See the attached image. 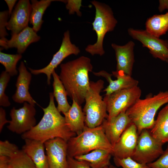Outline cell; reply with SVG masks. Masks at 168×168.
<instances>
[{"label":"cell","mask_w":168,"mask_h":168,"mask_svg":"<svg viewBox=\"0 0 168 168\" xmlns=\"http://www.w3.org/2000/svg\"><path fill=\"white\" fill-rule=\"evenodd\" d=\"M9 158L4 156H0V168H8Z\"/></svg>","instance_id":"obj_36"},{"label":"cell","mask_w":168,"mask_h":168,"mask_svg":"<svg viewBox=\"0 0 168 168\" xmlns=\"http://www.w3.org/2000/svg\"><path fill=\"white\" fill-rule=\"evenodd\" d=\"M24 140L21 150L32 160L36 168H49L44 143L34 139Z\"/></svg>","instance_id":"obj_20"},{"label":"cell","mask_w":168,"mask_h":168,"mask_svg":"<svg viewBox=\"0 0 168 168\" xmlns=\"http://www.w3.org/2000/svg\"><path fill=\"white\" fill-rule=\"evenodd\" d=\"M36 113L35 106L27 102L24 103L20 108L13 107L10 111L11 120L7 126L8 129L19 134L30 131L36 124Z\"/></svg>","instance_id":"obj_9"},{"label":"cell","mask_w":168,"mask_h":168,"mask_svg":"<svg viewBox=\"0 0 168 168\" xmlns=\"http://www.w3.org/2000/svg\"><path fill=\"white\" fill-rule=\"evenodd\" d=\"M93 73L96 76L104 77L109 82V85L104 90L106 92L105 95L137 86L138 83V80L122 71H113L112 74H110L105 71L102 70Z\"/></svg>","instance_id":"obj_14"},{"label":"cell","mask_w":168,"mask_h":168,"mask_svg":"<svg viewBox=\"0 0 168 168\" xmlns=\"http://www.w3.org/2000/svg\"><path fill=\"white\" fill-rule=\"evenodd\" d=\"M128 32L133 39L142 44L143 46L147 48L150 53L156 58L166 61L168 59V41L161 39L154 36L146 30L129 28Z\"/></svg>","instance_id":"obj_11"},{"label":"cell","mask_w":168,"mask_h":168,"mask_svg":"<svg viewBox=\"0 0 168 168\" xmlns=\"http://www.w3.org/2000/svg\"><path fill=\"white\" fill-rule=\"evenodd\" d=\"M168 102V91H160L156 95H148L145 98L138 99L126 112L136 126L138 134L145 129L153 127L158 110Z\"/></svg>","instance_id":"obj_3"},{"label":"cell","mask_w":168,"mask_h":168,"mask_svg":"<svg viewBox=\"0 0 168 168\" xmlns=\"http://www.w3.org/2000/svg\"><path fill=\"white\" fill-rule=\"evenodd\" d=\"M131 123L126 112H123L110 119H105L101 125L108 139L113 147Z\"/></svg>","instance_id":"obj_18"},{"label":"cell","mask_w":168,"mask_h":168,"mask_svg":"<svg viewBox=\"0 0 168 168\" xmlns=\"http://www.w3.org/2000/svg\"><path fill=\"white\" fill-rule=\"evenodd\" d=\"M104 81L101 79L90 81L89 88L86 94L83 111L85 117V126L95 128L102 124L108 117L105 102L100 93L104 88Z\"/></svg>","instance_id":"obj_6"},{"label":"cell","mask_w":168,"mask_h":168,"mask_svg":"<svg viewBox=\"0 0 168 168\" xmlns=\"http://www.w3.org/2000/svg\"><path fill=\"white\" fill-rule=\"evenodd\" d=\"M150 132L163 144L168 142V104L160 111Z\"/></svg>","instance_id":"obj_23"},{"label":"cell","mask_w":168,"mask_h":168,"mask_svg":"<svg viewBox=\"0 0 168 168\" xmlns=\"http://www.w3.org/2000/svg\"><path fill=\"white\" fill-rule=\"evenodd\" d=\"M10 121L8 120L6 118L5 110L2 107L0 108V132L1 133L4 125L7 123H9Z\"/></svg>","instance_id":"obj_35"},{"label":"cell","mask_w":168,"mask_h":168,"mask_svg":"<svg viewBox=\"0 0 168 168\" xmlns=\"http://www.w3.org/2000/svg\"><path fill=\"white\" fill-rule=\"evenodd\" d=\"M80 52L79 48L71 42L69 31L67 30L64 33L62 43L59 50L53 55L49 63L41 69H34L29 68V69L31 73L34 75L45 74L47 77V84L50 85L51 75L57 66L69 55H77Z\"/></svg>","instance_id":"obj_10"},{"label":"cell","mask_w":168,"mask_h":168,"mask_svg":"<svg viewBox=\"0 0 168 168\" xmlns=\"http://www.w3.org/2000/svg\"><path fill=\"white\" fill-rule=\"evenodd\" d=\"M114 161L117 166L123 168H150L147 164L138 162L131 157L123 159L114 157Z\"/></svg>","instance_id":"obj_30"},{"label":"cell","mask_w":168,"mask_h":168,"mask_svg":"<svg viewBox=\"0 0 168 168\" xmlns=\"http://www.w3.org/2000/svg\"><path fill=\"white\" fill-rule=\"evenodd\" d=\"M8 168H36L30 158L22 150L9 158Z\"/></svg>","instance_id":"obj_27"},{"label":"cell","mask_w":168,"mask_h":168,"mask_svg":"<svg viewBox=\"0 0 168 168\" xmlns=\"http://www.w3.org/2000/svg\"><path fill=\"white\" fill-rule=\"evenodd\" d=\"M19 149L15 144L6 140L0 141V156L12 157Z\"/></svg>","instance_id":"obj_31"},{"label":"cell","mask_w":168,"mask_h":168,"mask_svg":"<svg viewBox=\"0 0 168 168\" xmlns=\"http://www.w3.org/2000/svg\"><path fill=\"white\" fill-rule=\"evenodd\" d=\"M67 145L68 156L73 158L97 149L113 151L102 125L93 128L85 126L81 133L67 141Z\"/></svg>","instance_id":"obj_4"},{"label":"cell","mask_w":168,"mask_h":168,"mask_svg":"<svg viewBox=\"0 0 168 168\" xmlns=\"http://www.w3.org/2000/svg\"><path fill=\"white\" fill-rule=\"evenodd\" d=\"M147 165L150 168H168V145L158 159Z\"/></svg>","instance_id":"obj_32"},{"label":"cell","mask_w":168,"mask_h":168,"mask_svg":"<svg viewBox=\"0 0 168 168\" xmlns=\"http://www.w3.org/2000/svg\"><path fill=\"white\" fill-rule=\"evenodd\" d=\"M68 168H92L86 162L77 160L74 158L67 156ZM108 167L104 168H108Z\"/></svg>","instance_id":"obj_34"},{"label":"cell","mask_w":168,"mask_h":168,"mask_svg":"<svg viewBox=\"0 0 168 168\" xmlns=\"http://www.w3.org/2000/svg\"><path fill=\"white\" fill-rule=\"evenodd\" d=\"M59 78L68 96L81 105L90 86L89 73L93 66L90 59L82 56L60 65Z\"/></svg>","instance_id":"obj_2"},{"label":"cell","mask_w":168,"mask_h":168,"mask_svg":"<svg viewBox=\"0 0 168 168\" xmlns=\"http://www.w3.org/2000/svg\"><path fill=\"white\" fill-rule=\"evenodd\" d=\"M134 43L130 41L124 45L114 43L111 44L115 53L117 62L116 71H122L125 74L132 76L134 62L133 49Z\"/></svg>","instance_id":"obj_19"},{"label":"cell","mask_w":168,"mask_h":168,"mask_svg":"<svg viewBox=\"0 0 168 168\" xmlns=\"http://www.w3.org/2000/svg\"><path fill=\"white\" fill-rule=\"evenodd\" d=\"M168 10V0L159 1L158 9L160 12H162L165 9Z\"/></svg>","instance_id":"obj_37"},{"label":"cell","mask_w":168,"mask_h":168,"mask_svg":"<svg viewBox=\"0 0 168 168\" xmlns=\"http://www.w3.org/2000/svg\"><path fill=\"white\" fill-rule=\"evenodd\" d=\"M166 62L168 63V59H167Z\"/></svg>","instance_id":"obj_40"},{"label":"cell","mask_w":168,"mask_h":168,"mask_svg":"<svg viewBox=\"0 0 168 168\" xmlns=\"http://www.w3.org/2000/svg\"><path fill=\"white\" fill-rule=\"evenodd\" d=\"M49 101L46 108L41 107L44 112L42 118L36 125L30 131L21 134L24 140L31 139L43 143L55 138H61L68 141L76 134L67 126L65 118L56 107L53 93H49Z\"/></svg>","instance_id":"obj_1"},{"label":"cell","mask_w":168,"mask_h":168,"mask_svg":"<svg viewBox=\"0 0 168 168\" xmlns=\"http://www.w3.org/2000/svg\"><path fill=\"white\" fill-rule=\"evenodd\" d=\"M111 155L112 152L110 150L97 149L74 158L77 160L86 162L92 168H104L110 165Z\"/></svg>","instance_id":"obj_22"},{"label":"cell","mask_w":168,"mask_h":168,"mask_svg":"<svg viewBox=\"0 0 168 168\" xmlns=\"http://www.w3.org/2000/svg\"><path fill=\"white\" fill-rule=\"evenodd\" d=\"M91 2L96 9L94 20L92 24L97 39L95 43L88 45L85 50L92 56L97 54L101 56L105 54L103 42L105 35L107 32L113 30L117 21L109 6L95 0Z\"/></svg>","instance_id":"obj_5"},{"label":"cell","mask_w":168,"mask_h":168,"mask_svg":"<svg viewBox=\"0 0 168 168\" xmlns=\"http://www.w3.org/2000/svg\"><path fill=\"white\" fill-rule=\"evenodd\" d=\"M9 16L8 11H4L0 12V39H4L8 35L6 30V27Z\"/></svg>","instance_id":"obj_33"},{"label":"cell","mask_w":168,"mask_h":168,"mask_svg":"<svg viewBox=\"0 0 168 168\" xmlns=\"http://www.w3.org/2000/svg\"><path fill=\"white\" fill-rule=\"evenodd\" d=\"M31 11L28 0H20L16 4L8 21L6 28L11 31V35L18 34L28 26Z\"/></svg>","instance_id":"obj_15"},{"label":"cell","mask_w":168,"mask_h":168,"mask_svg":"<svg viewBox=\"0 0 168 168\" xmlns=\"http://www.w3.org/2000/svg\"><path fill=\"white\" fill-rule=\"evenodd\" d=\"M40 38L32 28L28 26L18 34L11 35L10 40L0 39V45L6 49L16 48L18 54H21L30 44L38 41Z\"/></svg>","instance_id":"obj_16"},{"label":"cell","mask_w":168,"mask_h":168,"mask_svg":"<svg viewBox=\"0 0 168 168\" xmlns=\"http://www.w3.org/2000/svg\"><path fill=\"white\" fill-rule=\"evenodd\" d=\"M8 7V12L9 16H10L12 12L13 8L15 5L17 0H5Z\"/></svg>","instance_id":"obj_38"},{"label":"cell","mask_w":168,"mask_h":168,"mask_svg":"<svg viewBox=\"0 0 168 168\" xmlns=\"http://www.w3.org/2000/svg\"><path fill=\"white\" fill-rule=\"evenodd\" d=\"M52 75L53 78V94L57 102V108L60 113L62 112L64 114L67 112L71 107L67 100V93L59 76L55 70L53 72Z\"/></svg>","instance_id":"obj_24"},{"label":"cell","mask_w":168,"mask_h":168,"mask_svg":"<svg viewBox=\"0 0 168 168\" xmlns=\"http://www.w3.org/2000/svg\"><path fill=\"white\" fill-rule=\"evenodd\" d=\"M163 144L145 129L139 134L134 152L131 158L139 163L147 164L153 162L163 152Z\"/></svg>","instance_id":"obj_8"},{"label":"cell","mask_w":168,"mask_h":168,"mask_svg":"<svg viewBox=\"0 0 168 168\" xmlns=\"http://www.w3.org/2000/svg\"><path fill=\"white\" fill-rule=\"evenodd\" d=\"M108 168H117V167L113 165L110 164L108 167Z\"/></svg>","instance_id":"obj_39"},{"label":"cell","mask_w":168,"mask_h":168,"mask_svg":"<svg viewBox=\"0 0 168 168\" xmlns=\"http://www.w3.org/2000/svg\"><path fill=\"white\" fill-rule=\"evenodd\" d=\"M10 75L6 71L2 72L0 76V105L4 107L10 106L11 103L5 91L9 82Z\"/></svg>","instance_id":"obj_29"},{"label":"cell","mask_w":168,"mask_h":168,"mask_svg":"<svg viewBox=\"0 0 168 168\" xmlns=\"http://www.w3.org/2000/svg\"><path fill=\"white\" fill-rule=\"evenodd\" d=\"M49 168H68L67 142L57 138L44 143Z\"/></svg>","instance_id":"obj_12"},{"label":"cell","mask_w":168,"mask_h":168,"mask_svg":"<svg viewBox=\"0 0 168 168\" xmlns=\"http://www.w3.org/2000/svg\"><path fill=\"white\" fill-rule=\"evenodd\" d=\"M71 107L64 114L66 124L70 130L77 135L85 127V115L81 107L73 100Z\"/></svg>","instance_id":"obj_21"},{"label":"cell","mask_w":168,"mask_h":168,"mask_svg":"<svg viewBox=\"0 0 168 168\" xmlns=\"http://www.w3.org/2000/svg\"><path fill=\"white\" fill-rule=\"evenodd\" d=\"M138 136L136 126L131 123L113 147L112 155L120 159L131 157L135 151Z\"/></svg>","instance_id":"obj_13"},{"label":"cell","mask_w":168,"mask_h":168,"mask_svg":"<svg viewBox=\"0 0 168 168\" xmlns=\"http://www.w3.org/2000/svg\"><path fill=\"white\" fill-rule=\"evenodd\" d=\"M60 0H31V11L29 22L31 24L33 30L36 32L39 31L44 22L43 15L52 2Z\"/></svg>","instance_id":"obj_25"},{"label":"cell","mask_w":168,"mask_h":168,"mask_svg":"<svg viewBox=\"0 0 168 168\" xmlns=\"http://www.w3.org/2000/svg\"><path fill=\"white\" fill-rule=\"evenodd\" d=\"M142 91L138 86L122 90L105 95L104 101L105 103L108 117L110 119L120 113L126 112L138 99Z\"/></svg>","instance_id":"obj_7"},{"label":"cell","mask_w":168,"mask_h":168,"mask_svg":"<svg viewBox=\"0 0 168 168\" xmlns=\"http://www.w3.org/2000/svg\"><path fill=\"white\" fill-rule=\"evenodd\" d=\"M146 30L151 35L159 37L168 30V12L164 14L154 15L146 23Z\"/></svg>","instance_id":"obj_26"},{"label":"cell","mask_w":168,"mask_h":168,"mask_svg":"<svg viewBox=\"0 0 168 168\" xmlns=\"http://www.w3.org/2000/svg\"><path fill=\"white\" fill-rule=\"evenodd\" d=\"M18 69L19 73L16 84V91L12 96V100L17 103L27 102L35 106L36 102L29 92L32 77L31 73L28 71L22 61L21 62Z\"/></svg>","instance_id":"obj_17"},{"label":"cell","mask_w":168,"mask_h":168,"mask_svg":"<svg viewBox=\"0 0 168 168\" xmlns=\"http://www.w3.org/2000/svg\"><path fill=\"white\" fill-rule=\"evenodd\" d=\"M22 56L20 54H9L0 52V63L5 68V71L11 76L17 75L16 65L21 58Z\"/></svg>","instance_id":"obj_28"}]
</instances>
